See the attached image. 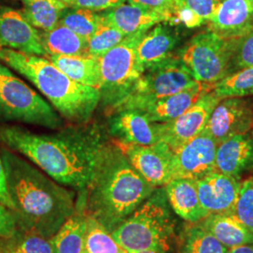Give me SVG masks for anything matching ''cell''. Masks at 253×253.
I'll return each mask as SVG.
<instances>
[{
  "instance_id": "cell-1",
  "label": "cell",
  "mask_w": 253,
  "mask_h": 253,
  "mask_svg": "<svg viewBox=\"0 0 253 253\" xmlns=\"http://www.w3.org/2000/svg\"><path fill=\"white\" fill-rule=\"evenodd\" d=\"M0 141L57 183L79 191L89 186L110 142L100 126L86 124L49 134L1 125Z\"/></svg>"
},
{
  "instance_id": "cell-2",
  "label": "cell",
  "mask_w": 253,
  "mask_h": 253,
  "mask_svg": "<svg viewBox=\"0 0 253 253\" xmlns=\"http://www.w3.org/2000/svg\"><path fill=\"white\" fill-rule=\"evenodd\" d=\"M19 231L51 239L75 209V194L8 148L0 150Z\"/></svg>"
},
{
  "instance_id": "cell-3",
  "label": "cell",
  "mask_w": 253,
  "mask_h": 253,
  "mask_svg": "<svg viewBox=\"0 0 253 253\" xmlns=\"http://www.w3.org/2000/svg\"><path fill=\"white\" fill-rule=\"evenodd\" d=\"M155 189L112 140L85 190L86 215L113 233Z\"/></svg>"
},
{
  "instance_id": "cell-4",
  "label": "cell",
  "mask_w": 253,
  "mask_h": 253,
  "mask_svg": "<svg viewBox=\"0 0 253 253\" xmlns=\"http://www.w3.org/2000/svg\"><path fill=\"white\" fill-rule=\"evenodd\" d=\"M0 61L23 75L65 119L86 124L100 102L97 88L73 81L48 58L0 48Z\"/></svg>"
},
{
  "instance_id": "cell-5",
  "label": "cell",
  "mask_w": 253,
  "mask_h": 253,
  "mask_svg": "<svg viewBox=\"0 0 253 253\" xmlns=\"http://www.w3.org/2000/svg\"><path fill=\"white\" fill-rule=\"evenodd\" d=\"M177 221L164 187H159L112 233L126 253L160 250L170 253Z\"/></svg>"
},
{
  "instance_id": "cell-6",
  "label": "cell",
  "mask_w": 253,
  "mask_h": 253,
  "mask_svg": "<svg viewBox=\"0 0 253 253\" xmlns=\"http://www.w3.org/2000/svg\"><path fill=\"white\" fill-rule=\"evenodd\" d=\"M0 120L15 121L57 129L61 116L36 91L0 62Z\"/></svg>"
},
{
  "instance_id": "cell-7",
  "label": "cell",
  "mask_w": 253,
  "mask_h": 253,
  "mask_svg": "<svg viewBox=\"0 0 253 253\" xmlns=\"http://www.w3.org/2000/svg\"><path fill=\"white\" fill-rule=\"evenodd\" d=\"M147 31L125 37L118 45L99 57L100 102L110 111L126 98L144 72L137 61L136 48Z\"/></svg>"
},
{
  "instance_id": "cell-8",
  "label": "cell",
  "mask_w": 253,
  "mask_h": 253,
  "mask_svg": "<svg viewBox=\"0 0 253 253\" xmlns=\"http://www.w3.org/2000/svg\"><path fill=\"white\" fill-rule=\"evenodd\" d=\"M198 83L179 57L170 56L146 68L126 98L111 112L115 114L123 110H132L145 102L188 89Z\"/></svg>"
},
{
  "instance_id": "cell-9",
  "label": "cell",
  "mask_w": 253,
  "mask_h": 253,
  "mask_svg": "<svg viewBox=\"0 0 253 253\" xmlns=\"http://www.w3.org/2000/svg\"><path fill=\"white\" fill-rule=\"evenodd\" d=\"M239 40L222 39L210 31L198 34L182 49L179 58L196 81L213 85L229 75Z\"/></svg>"
},
{
  "instance_id": "cell-10",
  "label": "cell",
  "mask_w": 253,
  "mask_h": 253,
  "mask_svg": "<svg viewBox=\"0 0 253 253\" xmlns=\"http://www.w3.org/2000/svg\"><path fill=\"white\" fill-rule=\"evenodd\" d=\"M219 100L210 91L180 117L168 122L156 123L160 142L174 151L199 135L204 131L211 113Z\"/></svg>"
},
{
  "instance_id": "cell-11",
  "label": "cell",
  "mask_w": 253,
  "mask_h": 253,
  "mask_svg": "<svg viewBox=\"0 0 253 253\" xmlns=\"http://www.w3.org/2000/svg\"><path fill=\"white\" fill-rule=\"evenodd\" d=\"M127 161L155 188L164 187L173 179L172 150L163 142L152 145L127 144L113 140Z\"/></svg>"
},
{
  "instance_id": "cell-12",
  "label": "cell",
  "mask_w": 253,
  "mask_h": 253,
  "mask_svg": "<svg viewBox=\"0 0 253 253\" xmlns=\"http://www.w3.org/2000/svg\"><path fill=\"white\" fill-rule=\"evenodd\" d=\"M253 127V100L227 98L218 101L204 129L217 143L249 132Z\"/></svg>"
},
{
  "instance_id": "cell-13",
  "label": "cell",
  "mask_w": 253,
  "mask_h": 253,
  "mask_svg": "<svg viewBox=\"0 0 253 253\" xmlns=\"http://www.w3.org/2000/svg\"><path fill=\"white\" fill-rule=\"evenodd\" d=\"M217 144L203 131L190 142L172 151L174 178L198 180L216 171Z\"/></svg>"
},
{
  "instance_id": "cell-14",
  "label": "cell",
  "mask_w": 253,
  "mask_h": 253,
  "mask_svg": "<svg viewBox=\"0 0 253 253\" xmlns=\"http://www.w3.org/2000/svg\"><path fill=\"white\" fill-rule=\"evenodd\" d=\"M0 48L48 57L41 32L22 12L7 7H0Z\"/></svg>"
},
{
  "instance_id": "cell-15",
  "label": "cell",
  "mask_w": 253,
  "mask_h": 253,
  "mask_svg": "<svg viewBox=\"0 0 253 253\" xmlns=\"http://www.w3.org/2000/svg\"><path fill=\"white\" fill-rule=\"evenodd\" d=\"M195 182L200 202L208 214L233 213L240 189L237 178L215 171Z\"/></svg>"
},
{
  "instance_id": "cell-16",
  "label": "cell",
  "mask_w": 253,
  "mask_h": 253,
  "mask_svg": "<svg viewBox=\"0 0 253 253\" xmlns=\"http://www.w3.org/2000/svg\"><path fill=\"white\" fill-rule=\"evenodd\" d=\"M253 27V0H222L208 22V31L222 39H239Z\"/></svg>"
},
{
  "instance_id": "cell-17",
  "label": "cell",
  "mask_w": 253,
  "mask_h": 253,
  "mask_svg": "<svg viewBox=\"0 0 253 253\" xmlns=\"http://www.w3.org/2000/svg\"><path fill=\"white\" fill-rule=\"evenodd\" d=\"M213 85L198 83L194 86L171 96L143 103L132 110L139 111L153 123H164L180 117L193 106Z\"/></svg>"
},
{
  "instance_id": "cell-18",
  "label": "cell",
  "mask_w": 253,
  "mask_h": 253,
  "mask_svg": "<svg viewBox=\"0 0 253 253\" xmlns=\"http://www.w3.org/2000/svg\"><path fill=\"white\" fill-rule=\"evenodd\" d=\"M109 133L115 140L127 144L152 145L160 142L156 123L136 110H123L110 120Z\"/></svg>"
},
{
  "instance_id": "cell-19",
  "label": "cell",
  "mask_w": 253,
  "mask_h": 253,
  "mask_svg": "<svg viewBox=\"0 0 253 253\" xmlns=\"http://www.w3.org/2000/svg\"><path fill=\"white\" fill-rule=\"evenodd\" d=\"M253 170V131L233 136L217 145L216 171L238 179Z\"/></svg>"
},
{
  "instance_id": "cell-20",
  "label": "cell",
  "mask_w": 253,
  "mask_h": 253,
  "mask_svg": "<svg viewBox=\"0 0 253 253\" xmlns=\"http://www.w3.org/2000/svg\"><path fill=\"white\" fill-rule=\"evenodd\" d=\"M101 15L104 23L116 27L125 36L147 31L159 24L171 23L170 17L165 14L129 3L105 10Z\"/></svg>"
},
{
  "instance_id": "cell-21",
  "label": "cell",
  "mask_w": 253,
  "mask_h": 253,
  "mask_svg": "<svg viewBox=\"0 0 253 253\" xmlns=\"http://www.w3.org/2000/svg\"><path fill=\"white\" fill-rule=\"evenodd\" d=\"M164 189L173 213L185 221L199 223L209 215L200 202L195 180L174 178Z\"/></svg>"
},
{
  "instance_id": "cell-22",
  "label": "cell",
  "mask_w": 253,
  "mask_h": 253,
  "mask_svg": "<svg viewBox=\"0 0 253 253\" xmlns=\"http://www.w3.org/2000/svg\"><path fill=\"white\" fill-rule=\"evenodd\" d=\"M76 201L73 215L51 238L53 253H87L85 249V190Z\"/></svg>"
},
{
  "instance_id": "cell-23",
  "label": "cell",
  "mask_w": 253,
  "mask_h": 253,
  "mask_svg": "<svg viewBox=\"0 0 253 253\" xmlns=\"http://www.w3.org/2000/svg\"><path fill=\"white\" fill-rule=\"evenodd\" d=\"M178 42L177 33L162 24L149 29L140 40L137 48V61L145 71L154 64L172 56L171 53Z\"/></svg>"
},
{
  "instance_id": "cell-24",
  "label": "cell",
  "mask_w": 253,
  "mask_h": 253,
  "mask_svg": "<svg viewBox=\"0 0 253 253\" xmlns=\"http://www.w3.org/2000/svg\"><path fill=\"white\" fill-rule=\"evenodd\" d=\"M228 249L241 245L253 244V234L232 214H209L199 222Z\"/></svg>"
},
{
  "instance_id": "cell-25",
  "label": "cell",
  "mask_w": 253,
  "mask_h": 253,
  "mask_svg": "<svg viewBox=\"0 0 253 253\" xmlns=\"http://www.w3.org/2000/svg\"><path fill=\"white\" fill-rule=\"evenodd\" d=\"M46 58L73 81L100 90L101 76L98 57L54 54Z\"/></svg>"
},
{
  "instance_id": "cell-26",
  "label": "cell",
  "mask_w": 253,
  "mask_h": 253,
  "mask_svg": "<svg viewBox=\"0 0 253 253\" xmlns=\"http://www.w3.org/2000/svg\"><path fill=\"white\" fill-rule=\"evenodd\" d=\"M42 42L49 55H87V40L58 24L49 31L41 32Z\"/></svg>"
},
{
  "instance_id": "cell-27",
  "label": "cell",
  "mask_w": 253,
  "mask_h": 253,
  "mask_svg": "<svg viewBox=\"0 0 253 253\" xmlns=\"http://www.w3.org/2000/svg\"><path fill=\"white\" fill-rule=\"evenodd\" d=\"M23 15L30 25L42 31L56 27L68 8L62 0H23Z\"/></svg>"
},
{
  "instance_id": "cell-28",
  "label": "cell",
  "mask_w": 253,
  "mask_h": 253,
  "mask_svg": "<svg viewBox=\"0 0 253 253\" xmlns=\"http://www.w3.org/2000/svg\"><path fill=\"white\" fill-rule=\"evenodd\" d=\"M229 249L221 244L199 223L188 227L181 242V253H228Z\"/></svg>"
},
{
  "instance_id": "cell-29",
  "label": "cell",
  "mask_w": 253,
  "mask_h": 253,
  "mask_svg": "<svg viewBox=\"0 0 253 253\" xmlns=\"http://www.w3.org/2000/svg\"><path fill=\"white\" fill-rule=\"evenodd\" d=\"M58 24L88 40L103 24V18L101 13L89 9L68 7L64 10Z\"/></svg>"
},
{
  "instance_id": "cell-30",
  "label": "cell",
  "mask_w": 253,
  "mask_h": 253,
  "mask_svg": "<svg viewBox=\"0 0 253 253\" xmlns=\"http://www.w3.org/2000/svg\"><path fill=\"white\" fill-rule=\"evenodd\" d=\"M212 93L219 100L253 95V67L228 75L216 83Z\"/></svg>"
},
{
  "instance_id": "cell-31",
  "label": "cell",
  "mask_w": 253,
  "mask_h": 253,
  "mask_svg": "<svg viewBox=\"0 0 253 253\" xmlns=\"http://www.w3.org/2000/svg\"><path fill=\"white\" fill-rule=\"evenodd\" d=\"M85 249L87 253H127L112 233L89 216H86Z\"/></svg>"
},
{
  "instance_id": "cell-32",
  "label": "cell",
  "mask_w": 253,
  "mask_h": 253,
  "mask_svg": "<svg viewBox=\"0 0 253 253\" xmlns=\"http://www.w3.org/2000/svg\"><path fill=\"white\" fill-rule=\"evenodd\" d=\"M0 253H53L51 239L19 231L10 238L0 237Z\"/></svg>"
},
{
  "instance_id": "cell-33",
  "label": "cell",
  "mask_w": 253,
  "mask_h": 253,
  "mask_svg": "<svg viewBox=\"0 0 253 253\" xmlns=\"http://www.w3.org/2000/svg\"><path fill=\"white\" fill-rule=\"evenodd\" d=\"M125 37L126 36L116 27L103 22L97 31L87 40V55L99 58L120 43Z\"/></svg>"
},
{
  "instance_id": "cell-34",
  "label": "cell",
  "mask_w": 253,
  "mask_h": 253,
  "mask_svg": "<svg viewBox=\"0 0 253 253\" xmlns=\"http://www.w3.org/2000/svg\"><path fill=\"white\" fill-rule=\"evenodd\" d=\"M253 234V178L240 183V189L232 213Z\"/></svg>"
},
{
  "instance_id": "cell-35",
  "label": "cell",
  "mask_w": 253,
  "mask_h": 253,
  "mask_svg": "<svg viewBox=\"0 0 253 253\" xmlns=\"http://www.w3.org/2000/svg\"><path fill=\"white\" fill-rule=\"evenodd\" d=\"M253 67V29L240 38L233 55L229 75L241 70Z\"/></svg>"
},
{
  "instance_id": "cell-36",
  "label": "cell",
  "mask_w": 253,
  "mask_h": 253,
  "mask_svg": "<svg viewBox=\"0 0 253 253\" xmlns=\"http://www.w3.org/2000/svg\"><path fill=\"white\" fill-rule=\"evenodd\" d=\"M220 2L221 0H174V9H188L206 24L212 19Z\"/></svg>"
},
{
  "instance_id": "cell-37",
  "label": "cell",
  "mask_w": 253,
  "mask_h": 253,
  "mask_svg": "<svg viewBox=\"0 0 253 253\" xmlns=\"http://www.w3.org/2000/svg\"><path fill=\"white\" fill-rule=\"evenodd\" d=\"M126 0H65L64 3L71 8H81L98 12L116 8Z\"/></svg>"
},
{
  "instance_id": "cell-38",
  "label": "cell",
  "mask_w": 253,
  "mask_h": 253,
  "mask_svg": "<svg viewBox=\"0 0 253 253\" xmlns=\"http://www.w3.org/2000/svg\"><path fill=\"white\" fill-rule=\"evenodd\" d=\"M129 4L137 5L145 9L154 10L167 15L171 19V23H174V0H126Z\"/></svg>"
},
{
  "instance_id": "cell-39",
  "label": "cell",
  "mask_w": 253,
  "mask_h": 253,
  "mask_svg": "<svg viewBox=\"0 0 253 253\" xmlns=\"http://www.w3.org/2000/svg\"><path fill=\"white\" fill-rule=\"evenodd\" d=\"M17 232L18 227L12 212L0 203V237L10 238Z\"/></svg>"
},
{
  "instance_id": "cell-40",
  "label": "cell",
  "mask_w": 253,
  "mask_h": 253,
  "mask_svg": "<svg viewBox=\"0 0 253 253\" xmlns=\"http://www.w3.org/2000/svg\"><path fill=\"white\" fill-rule=\"evenodd\" d=\"M0 203L3 204L7 208L12 212L13 211V204L9 197L8 185H7V178L4 164L2 162L1 154H0Z\"/></svg>"
},
{
  "instance_id": "cell-41",
  "label": "cell",
  "mask_w": 253,
  "mask_h": 253,
  "mask_svg": "<svg viewBox=\"0 0 253 253\" xmlns=\"http://www.w3.org/2000/svg\"><path fill=\"white\" fill-rule=\"evenodd\" d=\"M228 253H253V244H246L229 249Z\"/></svg>"
},
{
  "instance_id": "cell-42",
  "label": "cell",
  "mask_w": 253,
  "mask_h": 253,
  "mask_svg": "<svg viewBox=\"0 0 253 253\" xmlns=\"http://www.w3.org/2000/svg\"><path fill=\"white\" fill-rule=\"evenodd\" d=\"M168 253L160 250H146V251H140V252H135V253Z\"/></svg>"
},
{
  "instance_id": "cell-43",
  "label": "cell",
  "mask_w": 253,
  "mask_h": 253,
  "mask_svg": "<svg viewBox=\"0 0 253 253\" xmlns=\"http://www.w3.org/2000/svg\"><path fill=\"white\" fill-rule=\"evenodd\" d=\"M62 1H65V0H62Z\"/></svg>"
},
{
  "instance_id": "cell-44",
  "label": "cell",
  "mask_w": 253,
  "mask_h": 253,
  "mask_svg": "<svg viewBox=\"0 0 253 253\" xmlns=\"http://www.w3.org/2000/svg\"></svg>"
},
{
  "instance_id": "cell-45",
  "label": "cell",
  "mask_w": 253,
  "mask_h": 253,
  "mask_svg": "<svg viewBox=\"0 0 253 253\" xmlns=\"http://www.w3.org/2000/svg\"><path fill=\"white\" fill-rule=\"evenodd\" d=\"M22 1H23V0H22Z\"/></svg>"
},
{
  "instance_id": "cell-46",
  "label": "cell",
  "mask_w": 253,
  "mask_h": 253,
  "mask_svg": "<svg viewBox=\"0 0 253 253\" xmlns=\"http://www.w3.org/2000/svg\"><path fill=\"white\" fill-rule=\"evenodd\" d=\"M221 1H222V0H221Z\"/></svg>"
}]
</instances>
